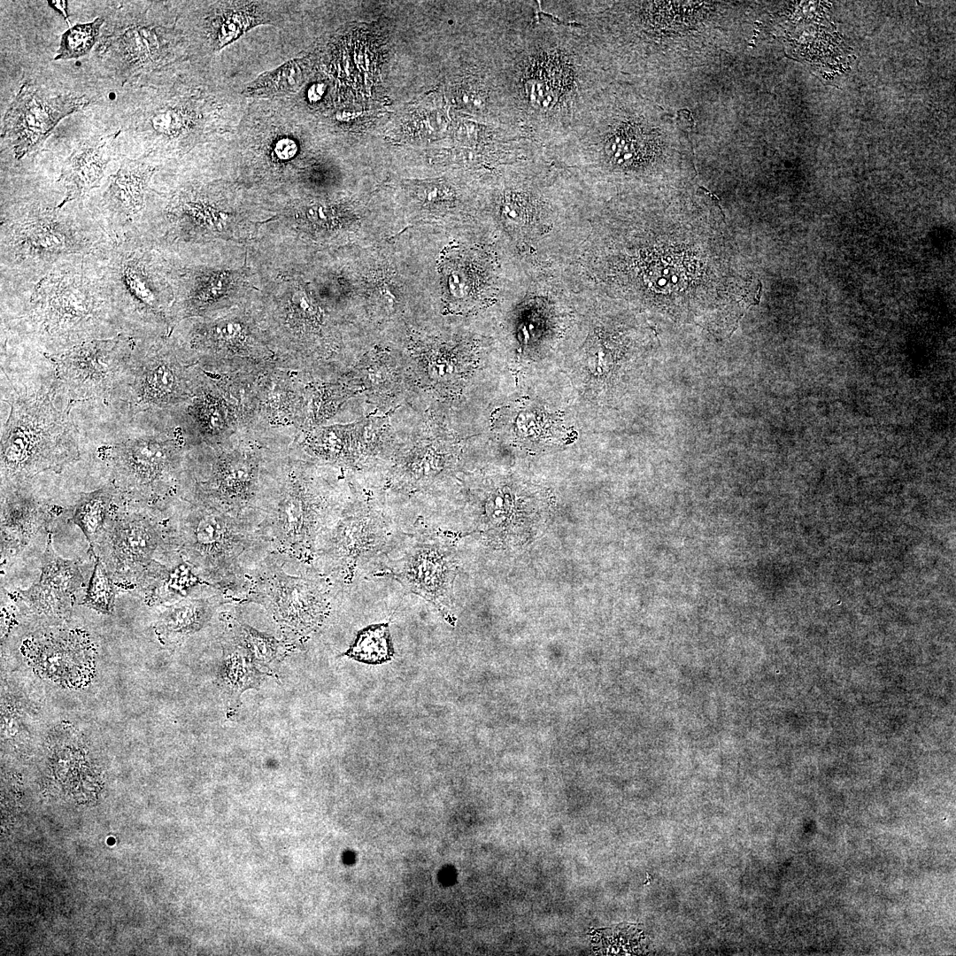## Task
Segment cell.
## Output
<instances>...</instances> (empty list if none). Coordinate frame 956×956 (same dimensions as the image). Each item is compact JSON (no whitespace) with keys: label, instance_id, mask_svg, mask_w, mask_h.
<instances>
[{"label":"cell","instance_id":"6da1fadb","mask_svg":"<svg viewBox=\"0 0 956 956\" xmlns=\"http://www.w3.org/2000/svg\"><path fill=\"white\" fill-rule=\"evenodd\" d=\"M516 18L512 104L525 139L563 143L595 104L590 35Z\"/></svg>","mask_w":956,"mask_h":956},{"label":"cell","instance_id":"7a4b0ae2","mask_svg":"<svg viewBox=\"0 0 956 956\" xmlns=\"http://www.w3.org/2000/svg\"><path fill=\"white\" fill-rule=\"evenodd\" d=\"M166 519L171 543L196 574L244 602L251 572L272 551L256 525L189 498L172 502Z\"/></svg>","mask_w":956,"mask_h":956},{"label":"cell","instance_id":"3957f363","mask_svg":"<svg viewBox=\"0 0 956 956\" xmlns=\"http://www.w3.org/2000/svg\"><path fill=\"white\" fill-rule=\"evenodd\" d=\"M11 406L1 428V487L27 483L35 475L60 473L80 457L78 432L70 417L74 402L53 377L40 388L12 383Z\"/></svg>","mask_w":956,"mask_h":956},{"label":"cell","instance_id":"277c9868","mask_svg":"<svg viewBox=\"0 0 956 956\" xmlns=\"http://www.w3.org/2000/svg\"><path fill=\"white\" fill-rule=\"evenodd\" d=\"M286 564V555L270 551L251 572L244 602L266 609L284 638L297 645L320 628L343 592L313 566L292 559L289 572Z\"/></svg>","mask_w":956,"mask_h":956},{"label":"cell","instance_id":"5b68a950","mask_svg":"<svg viewBox=\"0 0 956 956\" xmlns=\"http://www.w3.org/2000/svg\"><path fill=\"white\" fill-rule=\"evenodd\" d=\"M403 533L391 516L372 506L335 505L317 538L313 567L343 592L366 565L378 561Z\"/></svg>","mask_w":956,"mask_h":956},{"label":"cell","instance_id":"8992f818","mask_svg":"<svg viewBox=\"0 0 956 956\" xmlns=\"http://www.w3.org/2000/svg\"><path fill=\"white\" fill-rule=\"evenodd\" d=\"M115 582L136 585L156 561L173 565L182 558L171 543L164 512L133 506L110 514L93 550Z\"/></svg>","mask_w":956,"mask_h":956},{"label":"cell","instance_id":"52a82bcc","mask_svg":"<svg viewBox=\"0 0 956 956\" xmlns=\"http://www.w3.org/2000/svg\"><path fill=\"white\" fill-rule=\"evenodd\" d=\"M377 563L378 575L395 579L454 624L452 590L458 566L453 549L439 531L426 528L404 531Z\"/></svg>","mask_w":956,"mask_h":956},{"label":"cell","instance_id":"ba28073f","mask_svg":"<svg viewBox=\"0 0 956 956\" xmlns=\"http://www.w3.org/2000/svg\"><path fill=\"white\" fill-rule=\"evenodd\" d=\"M294 471L275 492L263 493L258 509V530L276 551L313 566L315 544L335 505L309 490Z\"/></svg>","mask_w":956,"mask_h":956},{"label":"cell","instance_id":"9c48e42d","mask_svg":"<svg viewBox=\"0 0 956 956\" xmlns=\"http://www.w3.org/2000/svg\"><path fill=\"white\" fill-rule=\"evenodd\" d=\"M112 483L123 503L164 512L176 493L180 457L171 441L135 431L112 450Z\"/></svg>","mask_w":956,"mask_h":956},{"label":"cell","instance_id":"30bf717a","mask_svg":"<svg viewBox=\"0 0 956 956\" xmlns=\"http://www.w3.org/2000/svg\"><path fill=\"white\" fill-rule=\"evenodd\" d=\"M135 347L132 337L119 335L85 341L45 357L53 365V377L74 403L92 399L110 402L124 378Z\"/></svg>","mask_w":956,"mask_h":956},{"label":"cell","instance_id":"8fae6325","mask_svg":"<svg viewBox=\"0 0 956 956\" xmlns=\"http://www.w3.org/2000/svg\"><path fill=\"white\" fill-rule=\"evenodd\" d=\"M32 318L50 338L83 343L100 320L101 304L81 279L51 274L35 287L31 297Z\"/></svg>","mask_w":956,"mask_h":956},{"label":"cell","instance_id":"7c38bea8","mask_svg":"<svg viewBox=\"0 0 956 956\" xmlns=\"http://www.w3.org/2000/svg\"><path fill=\"white\" fill-rule=\"evenodd\" d=\"M89 102L86 96H50L24 83L4 115L1 136L12 145L16 158H21L39 149L63 118Z\"/></svg>","mask_w":956,"mask_h":956},{"label":"cell","instance_id":"4fadbf2b","mask_svg":"<svg viewBox=\"0 0 956 956\" xmlns=\"http://www.w3.org/2000/svg\"><path fill=\"white\" fill-rule=\"evenodd\" d=\"M22 652L39 675L65 687H81L94 674V649L80 631L44 629L35 633L24 640Z\"/></svg>","mask_w":956,"mask_h":956},{"label":"cell","instance_id":"5bb4252c","mask_svg":"<svg viewBox=\"0 0 956 956\" xmlns=\"http://www.w3.org/2000/svg\"><path fill=\"white\" fill-rule=\"evenodd\" d=\"M83 583L80 562L59 556L49 531L40 578L28 589H19L17 597L37 620L58 623L70 617L75 595Z\"/></svg>","mask_w":956,"mask_h":956},{"label":"cell","instance_id":"9a60e30c","mask_svg":"<svg viewBox=\"0 0 956 956\" xmlns=\"http://www.w3.org/2000/svg\"><path fill=\"white\" fill-rule=\"evenodd\" d=\"M50 505L26 483L1 487V559L19 556L41 531H50Z\"/></svg>","mask_w":956,"mask_h":956},{"label":"cell","instance_id":"2e32d148","mask_svg":"<svg viewBox=\"0 0 956 956\" xmlns=\"http://www.w3.org/2000/svg\"><path fill=\"white\" fill-rule=\"evenodd\" d=\"M234 603L220 590L207 585L200 591L173 603L160 605L154 631L166 646H177L205 628L217 611Z\"/></svg>","mask_w":956,"mask_h":956},{"label":"cell","instance_id":"e0dca14e","mask_svg":"<svg viewBox=\"0 0 956 956\" xmlns=\"http://www.w3.org/2000/svg\"><path fill=\"white\" fill-rule=\"evenodd\" d=\"M116 135L88 141L77 147L63 165L58 181L66 194L58 208L67 202L77 199L97 187L111 158V151Z\"/></svg>","mask_w":956,"mask_h":956},{"label":"cell","instance_id":"ac0fdd59","mask_svg":"<svg viewBox=\"0 0 956 956\" xmlns=\"http://www.w3.org/2000/svg\"><path fill=\"white\" fill-rule=\"evenodd\" d=\"M220 644L222 658L217 681L228 708L234 709L238 707L242 693L249 689H258L267 674L259 670L246 651L223 629Z\"/></svg>","mask_w":956,"mask_h":956},{"label":"cell","instance_id":"d6986e66","mask_svg":"<svg viewBox=\"0 0 956 956\" xmlns=\"http://www.w3.org/2000/svg\"><path fill=\"white\" fill-rule=\"evenodd\" d=\"M157 31L134 27L111 40L110 58L124 74L138 73L150 66L161 56L162 46Z\"/></svg>","mask_w":956,"mask_h":956},{"label":"cell","instance_id":"ffe728a7","mask_svg":"<svg viewBox=\"0 0 956 956\" xmlns=\"http://www.w3.org/2000/svg\"><path fill=\"white\" fill-rule=\"evenodd\" d=\"M153 168L134 159H123L118 171L112 175L106 193L107 200L118 212L133 217L143 207L144 195Z\"/></svg>","mask_w":956,"mask_h":956},{"label":"cell","instance_id":"44dd1931","mask_svg":"<svg viewBox=\"0 0 956 956\" xmlns=\"http://www.w3.org/2000/svg\"><path fill=\"white\" fill-rule=\"evenodd\" d=\"M220 621L225 633L242 646L259 667H269L278 664L286 655L288 647L295 645L285 638L280 640L260 631L229 613H221Z\"/></svg>","mask_w":956,"mask_h":956},{"label":"cell","instance_id":"7402d4cb","mask_svg":"<svg viewBox=\"0 0 956 956\" xmlns=\"http://www.w3.org/2000/svg\"><path fill=\"white\" fill-rule=\"evenodd\" d=\"M120 497L118 490L111 482L90 492L82 493L77 500L71 521L84 534L93 550L111 514V507Z\"/></svg>","mask_w":956,"mask_h":956},{"label":"cell","instance_id":"603a6c76","mask_svg":"<svg viewBox=\"0 0 956 956\" xmlns=\"http://www.w3.org/2000/svg\"><path fill=\"white\" fill-rule=\"evenodd\" d=\"M14 236L20 249L30 256L60 253L69 247L67 234L58 224L45 220L19 225Z\"/></svg>","mask_w":956,"mask_h":956},{"label":"cell","instance_id":"cb8c5ba5","mask_svg":"<svg viewBox=\"0 0 956 956\" xmlns=\"http://www.w3.org/2000/svg\"><path fill=\"white\" fill-rule=\"evenodd\" d=\"M344 656L366 664H382L394 656L388 622L369 625L359 630Z\"/></svg>","mask_w":956,"mask_h":956},{"label":"cell","instance_id":"d4e9b609","mask_svg":"<svg viewBox=\"0 0 956 956\" xmlns=\"http://www.w3.org/2000/svg\"><path fill=\"white\" fill-rule=\"evenodd\" d=\"M143 116L136 120V129L145 138H177L189 128V114L179 107H164Z\"/></svg>","mask_w":956,"mask_h":956},{"label":"cell","instance_id":"484cf974","mask_svg":"<svg viewBox=\"0 0 956 956\" xmlns=\"http://www.w3.org/2000/svg\"><path fill=\"white\" fill-rule=\"evenodd\" d=\"M304 73L297 61H289L258 77L247 88L251 95H283L296 91L303 83Z\"/></svg>","mask_w":956,"mask_h":956},{"label":"cell","instance_id":"4316f807","mask_svg":"<svg viewBox=\"0 0 956 956\" xmlns=\"http://www.w3.org/2000/svg\"><path fill=\"white\" fill-rule=\"evenodd\" d=\"M95 564L82 605L104 614H111L115 600V585L111 574L99 558Z\"/></svg>","mask_w":956,"mask_h":956},{"label":"cell","instance_id":"83f0119b","mask_svg":"<svg viewBox=\"0 0 956 956\" xmlns=\"http://www.w3.org/2000/svg\"><path fill=\"white\" fill-rule=\"evenodd\" d=\"M103 23L104 19L97 18L89 23L77 24L67 29L62 35L54 59L78 58L86 55L95 44Z\"/></svg>","mask_w":956,"mask_h":956},{"label":"cell","instance_id":"f1b7e54d","mask_svg":"<svg viewBox=\"0 0 956 956\" xmlns=\"http://www.w3.org/2000/svg\"><path fill=\"white\" fill-rule=\"evenodd\" d=\"M125 280L136 309L143 312H153L157 307V301L138 265L127 264L125 270Z\"/></svg>","mask_w":956,"mask_h":956},{"label":"cell","instance_id":"f546056e","mask_svg":"<svg viewBox=\"0 0 956 956\" xmlns=\"http://www.w3.org/2000/svg\"><path fill=\"white\" fill-rule=\"evenodd\" d=\"M246 16L242 13H233L227 17V19L222 22L220 33V42L221 45H225L235 37L239 36L243 30H246L249 26Z\"/></svg>","mask_w":956,"mask_h":956},{"label":"cell","instance_id":"4dcf8cb0","mask_svg":"<svg viewBox=\"0 0 956 956\" xmlns=\"http://www.w3.org/2000/svg\"><path fill=\"white\" fill-rule=\"evenodd\" d=\"M274 151L279 158L288 159L295 155L296 144L291 140L284 139L277 143Z\"/></svg>","mask_w":956,"mask_h":956},{"label":"cell","instance_id":"1f68e13d","mask_svg":"<svg viewBox=\"0 0 956 956\" xmlns=\"http://www.w3.org/2000/svg\"><path fill=\"white\" fill-rule=\"evenodd\" d=\"M325 84L316 83L313 84L308 90V98L312 102L320 100L325 92Z\"/></svg>","mask_w":956,"mask_h":956},{"label":"cell","instance_id":"d6a6232c","mask_svg":"<svg viewBox=\"0 0 956 956\" xmlns=\"http://www.w3.org/2000/svg\"><path fill=\"white\" fill-rule=\"evenodd\" d=\"M49 4H50V5L56 8L57 10L61 11L62 14L66 18L67 17V13H66V1H49Z\"/></svg>","mask_w":956,"mask_h":956},{"label":"cell","instance_id":"836d02e7","mask_svg":"<svg viewBox=\"0 0 956 956\" xmlns=\"http://www.w3.org/2000/svg\"><path fill=\"white\" fill-rule=\"evenodd\" d=\"M359 115H361L360 112H358V113L343 112V113H337L336 114L337 119L340 120H348L350 119L355 118L354 116H359Z\"/></svg>","mask_w":956,"mask_h":956}]
</instances>
